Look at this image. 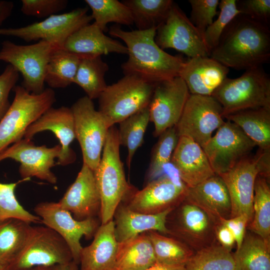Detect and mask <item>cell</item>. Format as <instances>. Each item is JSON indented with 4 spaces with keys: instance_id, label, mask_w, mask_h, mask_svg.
<instances>
[{
    "instance_id": "1",
    "label": "cell",
    "mask_w": 270,
    "mask_h": 270,
    "mask_svg": "<svg viewBox=\"0 0 270 270\" xmlns=\"http://www.w3.org/2000/svg\"><path fill=\"white\" fill-rule=\"evenodd\" d=\"M210 56L228 68L246 70L262 66L270 60L269 26L238 14L226 28Z\"/></svg>"
},
{
    "instance_id": "2",
    "label": "cell",
    "mask_w": 270,
    "mask_h": 270,
    "mask_svg": "<svg viewBox=\"0 0 270 270\" xmlns=\"http://www.w3.org/2000/svg\"><path fill=\"white\" fill-rule=\"evenodd\" d=\"M156 29L126 31L118 25L110 27V34L124 41L128 49V59L122 65L124 75H136L154 84L178 76L184 61L158 46Z\"/></svg>"
},
{
    "instance_id": "3",
    "label": "cell",
    "mask_w": 270,
    "mask_h": 270,
    "mask_svg": "<svg viewBox=\"0 0 270 270\" xmlns=\"http://www.w3.org/2000/svg\"><path fill=\"white\" fill-rule=\"evenodd\" d=\"M118 128L108 132L100 162L94 171L101 199L100 224L113 220L114 212L134 188L128 182L120 154Z\"/></svg>"
},
{
    "instance_id": "4",
    "label": "cell",
    "mask_w": 270,
    "mask_h": 270,
    "mask_svg": "<svg viewBox=\"0 0 270 270\" xmlns=\"http://www.w3.org/2000/svg\"><path fill=\"white\" fill-rule=\"evenodd\" d=\"M212 96L222 106L224 117L245 110L270 109V78L262 66L250 68L238 78H226Z\"/></svg>"
},
{
    "instance_id": "5",
    "label": "cell",
    "mask_w": 270,
    "mask_h": 270,
    "mask_svg": "<svg viewBox=\"0 0 270 270\" xmlns=\"http://www.w3.org/2000/svg\"><path fill=\"white\" fill-rule=\"evenodd\" d=\"M140 77L125 74L107 86L98 97V110L110 128L148 106L155 86Z\"/></svg>"
},
{
    "instance_id": "6",
    "label": "cell",
    "mask_w": 270,
    "mask_h": 270,
    "mask_svg": "<svg viewBox=\"0 0 270 270\" xmlns=\"http://www.w3.org/2000/svg\"><path fill=\"white\" fill-rule=\"evenodd\" d=\"M12 90L13 102L0 121V152L22 139L27 128L56 101L51 88H45L40 94L30 92L22 86H16Z\"/></svg>"
},
{
    "instance_id": "7",
    "label": "cell",
    "mask_w": 270,
    "mask_h": 270,
    "mask_svg": "<svg viewBox=\"0 0 270 270\" xmlns=\"http://www.w3.org/2000/svg\"><path fill=\"white\" fill-rule=\"evenodd\" d=\"M61 48L45 40L20 45L10 40L2 43L0 61L8 63L22 76V86L34 94L42 93L49 60L54 52Z\"/></svg>"
},
{
    "instance_id": "8",
    "label": "cell",
    "mask_w": 270,
    "mask_h": 270,
    "mask_svg": "<svg viewBox=\"0 0 270 270\" xmlns=\"http://www.w3.org/2000/svg\"><path fill=\"white\" fill-rule=\"evenodd\" d=\"M72 260L70 250L56 232L46 226H32L20 252L8 264L9 270L52 266Z\"/></svg>"
},
{
    "instance_id": "9",
    "label": "cell",
    "mask_w": 270,
    "mask_h": 270,
    "mask_svg": "<svg viewBox=\"0 0 270 270\" xmlns=\"http://www.w3.org/2000/svg\"><path fill=\"white\" fill-rule=\"evenodd\" d=\"M168 235L186 244L194 252L216 242V224L204 210L184 198L168 215Z\"/></svg>"
},
{
    "instance_id": "10",
    "label": "cell",
    "mask_w": 270,
    "mask_h": 270,
    "mask_svg": "<svg viewBox=\"0 0 270 270\" xmlns=\"http://www.w3.org/2000/svg\"><path fill=\"white\" fill-rule=\"evenodd\" d=\"M70 109L83 163L94 171L100 162L110 128L101 112L95 109L92 100L86 96L78 98Z\"/></svg>"
},
{
    "instance_id": "11",
    "label": "cell",
    "mask_w": 270,
    "mask_h": 270,
    "mask_svg": "<svg viewBox=\"0 0 270 270\" xmlns=\"http://www.w3.org/2000/svg\"><path fill=\"white\" fill-rule=\"evenodd\" d=\"M87 7L52 15L42 21L18 28H0V36H11L26 42L45 40L61 48L68 38L92 20Z\"/></svg>"
},
{
    "instance_id": "12",
    "label": "cell",
    "mask_w": 270,
    "mask_h": 270,
    "mask_svg": "<svg viewBox=\"0 0 270 270\" xmlns=\"http://www.w3.org/2000/svg\"><path fill=\"white\" fill-rule=\"evenodd\" d=\"M224 118L222 106L212 96L190 94L175 126L180 136L192 140L203 148L224 123Z\"/></svg>"
},
{
    "instance_id": "13",
    "label": "cell",
    "mask_w": 270,
    "mask_h": 270,
    "mask_svg": "<svg viewBox=\"0 0 270 270\" xmlns=\"http://www.w3.org/2000/svg\"><path fill=\"white\" fill-rule=\"evenodd\" d=\"M155 42L162 50L173 48L190 58L210 56L203 34L174 2L157 28Z\"/></svg>"
},
{
    "instance_id": "14",
    "label": "cell",
    "mask_w": 270,
    "mask_h": 270,
    "mask_svg": "<svg viewBox=\"0 0 270 270\" xmlns=\"http://www.w3.org/2000/svg\"><path fill=\"white\" fill-rule=\"evenodd\" d=\"M41 223L56 232L66 242L72 252V260L79 265L82 246L80 239L94 237L100 226L96 218L78 220L70 212L63 209L58 202H44L38 204L34 208Z\"/></svg>"
},
{
    "instance_id": "15",
    "label": "cell",
    "mask_w": 270,
    "mask_h": 270,
    "mask_svg": "<svg viewBox=\"0 0 270 270\" xmlns=\"http://www.w3.org/2000/svg\"><path fill=\"white\" fill-rule=\"evenodd\" d=\"M256 146L238 126L228 120L218 129L203 150L214 172L219 175L250 156Z\"/></svg>"
},
{
    "instance_id": "16",
    "label": "cell",
    "mask_w": 270,
    "mask_h": 270,
    "mask_svg": "<svg viewBox=\"0 0 270 270\" xmlns=\"http://www.w3.org/2000/svg\"><path fill=\"white\" fill-rule=\"evenodd\" d=\"M60 145L52 148L36 146L32 140L22 138L10 146L0 152V162L10 158L20 164L18 172L22 180L36 177L51 184L57 182V178L52 172L55 158L60 156Z\"/></svg>"
},
{
    "instance_id": "17",
    "label": "cell",
    "mask_w": 270,
    "mask_h": 270,
    "mask_svg": "<svg viewBox=\"0 0 270 270\" xmlns=\"http://www.w3.org/2000/svg\"><path fill=\"white\" fill-rule=\"evenodd\" d=\"M190 94L186 84L179 76L155 84L148 106L154 137L176 124Z\"/></svg>"
},
{
    "instance_id": "18",
    "label": "cell",
    "mask_w": 270,
    "mask_h": 270,
    "mask_svg": "<svg viewBox=\"0 0 270 270\" xmlns=\"http://www.w3.org/2000/svg\"><path fill=\"white\" fill-rule=\"evenodd\" d=\"M259 174L256 154L248 156L228 172L219 174L228 189L230 218L244 215L252 220L254 182ZM249 223V224H250Z\"/></svg>"
},
{
    "instance_id": "19",
    "label": "cell",
    "mask_w": 270,
    "mask_h": 270,
    "mask_svg": "<svg viewBox=\"0 0 270 270\" xmlns=\"http://www.w3.org/2000/svg\"><path fill=\"white\" fill-rule=\"evenodd\" d=\"M186 189L164 176L148 182L142 190L134 188L124 204L134 212L156 214L177 206L184 198Z\"/></svg>"
},
{
    "instance_id": "20",
    "label": "cell",
    "mask_w": 270,
    "mask_h": 270,
    "mask_svg": "<svg viewBox=\"0 0 270 270\" xmlns=\"http://www.w3.org/2000/svg\"><path fill=\"white\" fill-rule=\"evenodd\" d=\"M46 130L54 134L62 148L56 164L65 166L74 163L76 154L70 146L76 134L70 108L64 106L50 108L27 128L23 138L32 140L37 133Z\"/></svg>"
},
{
    "instance_id": "21",
    "label": "cell",
    "mask_w": 270,
    "mask_h": 270,
    "mask_svg": "<svg viewBox=\"0 0 270 270\" xmlns=\"http://www.w3.org/2000/svg\"><path fill=\"white\" fill-rule=\"evenodd\" d=\"M58 202L78 220L100 216L101 199L94 171L83 163L75 180Z\"/></svg>"
},
{
    "instance_id": "22",
    "label": "cell",
    "mask_w": 270,
    "mask_h": 270,
    "mask_svg": "<svg viewBox=\"0 0 270 270\" xmlns=\"http://www.w3.org/2000/svg\"><path fill=\"white\" fill-rule=\"evenodd\" d=\"M229 68L210 56H196L184 62L179 72L190 93L212 96L227 78Z\"/></svg>"
},
{
    "instance_id": "23",
    "label": "cell",
    "mask_w": 270,
    "mask_h": 270,
    "mask_svg": "<svg viewBox=\"0 0 270 270\" xmlns=\"http://www.w3.org/2000/svg\"><path fill=\"white\" fill-rule=\"evenodd\" d=\"M170 162L188 188L194 186L216 174L203 148L186 136H180Z\"/></svg>"
},
{
    "instance_id": "24",
    "label": "cell",
    "mask_w": 270,
    "mask_h": 270,
    "mask_svg": "<svg viewBox=\"0 0 270 270\" xmlns=\"http://www.w3.org/2000/svg\"><path fill=\"white\" fill-rule=\"evenodd\" d=\"M184 199L206 212L218 224L230 218L231 203L226 186L218 174L188 188Z\"/></svg>"
},
{
    "instance_id": "25",
    "label": "cell",
    "mask_w": 270,
    "mask_h": 270,
    "mask_svg": "<svg viewBox=\"0 0 270 270\" xmlns=\"http://www.w3.org/2000/svg\"><path fill=\"white\" fill-rule=\"evenodd\" d=\"M113 220L100 224L91 244L82 248L79 270H114L118 242Z\"/></svg>"
},
{
    "instance_id": "26",
    "label": "cell",
    "mask_w": 270,
    "mask_h": 270,
    "mask_svg": "<svg viewBox=\"0 0 270 270\" xmlns=\"http://www.w3.org/2000/svg\"><path fill=\"white\" fill-rule=\"evenodd\" d=\"M174 208L156 214H147L132 210L121 202L114 215L116 240L118 242H124L150 230L168 235V230L166 224V217Z\"/></svg>"
},
{
    "instance_id": "27",
    "label": "cell",
    "mask_w": 270,
    "mask_h": 270,
    "mask_svg": "<svg viewBox=\"0 0 270 270\" xmlns=\"http://www.w3.org/2000/svg\"><path fill=\"white\" fill-rule=\"evenodd\" d=\"M63 48L81 55L101 56L112 52L128 54L126 46L106 36L94 22L72 34L66 40Z\"/></svg>"
},
{
    "instance_id": "28",
    "label": "cell",
    "mask_w": 270,
    "mask_h": 270,
    "mask_svg": "<svg viewBox=\"0 0 270 270\" xmlns=\"http://www.w3.org/2000/svg\"><path fill=\"white\" fill-rule=\"evenodd\" d=\"M156 263L146 232L118 242L114 270H143Z\"/></svg>"
},
{
    "instance_id": "29",
    "label": "cell",
    "mask_w": 270,
    "mask_h": 270,
    "mask_svg": "<svg viewBox=\"0 0 270 270\" xmlns=\"http://www.w3.org/2000/svg\"><path fill=\"white\" fill-rule=\"evenodd\" d=\"M224 118L238 126L260 149L270 150V108L242 110Z\"/></svg>"
},
{
    "instance_id": "30",
    "label": "cell",
    "mask_w": 270,
    "mask_h": 270,
    "mask_svg": "<svg viewBox=\"0 0 270 270\" xmlns=\"http://www.w3.org/2000/svg\"><path fill=\"white\" fill-rule=\"evenodd\" d=\"M232 254L235 270H270V242L250 230Z\"/></svg>"
},
{
    "instance_id": "31",
    "label": "cell",
    "mask_w": 270,
    "mask_h": 270,
    "mask_svg": "<svg viewBox=\"0 0 270 270\" xmlns=\"http://www.w3.org/2000/svg\"><path fill=\"white\" fill-rule=\"evenodd\" d=\"M108 64L101 56L83 55L74 83L80 86L91 100L98 98L107 86L104 76Z\"/></svg>"
},
{
    "instance_id": "32",
    "label": "cell",
    "mask_w": 270,
    "mask_h": 270,
    "mask_svg": "<svg viewBox=\"0 0 270 270\" xmlns=\"http://www.w3.org/2000/svg\"><path fill=\"white\" fill-rule=\"evenodd\" d=\"M83 55L58 48L48 62L44 82L50 88H64L74 83L80 60Z\"/></svg>"
},
{
    "instance_id": "33",
    "label": "cell",
    "mask_w": 270,
    "mask_h": 270,
    "mask_svg": "<svg viewBox=\"0 0 270 270\" xmlns=\"http://www.w3.org/2000/svg\"><path fill=\"white\" fill-rule=\"evenodd\" d=\"M32 226L30 224L15 218L0 222V261L8 264L24 247Z\"/></svg>"
},
{
    "instance_id": "34",
    "label": "cell",
    "mask_w": 270,
    "mask_h": 270,
    "mask_svg": "<svg viewBox=\"0 0 270 270\" xmlns=\"http://www.w3.org/2000/svg\"><path fill=\"white\" fill-rule=\"evenodd\" d=\"M146 232L152 244L157 263L185 266L194 253L186 244L173 237L154 230Z\"/></svg>"
},
{
    "instance_id": "35",
    "label": "cell",
    "mask_w": 270,
    "mask_h": 270,
    "mask_svg": "<svg viewBox=\"0 0 270 270\" xmlns=\"http://www.w3.org/2000/svg\"><path fill=\"white\" fill-rule=\"evenodd\" d=\"M138 30L158 28L165 20L174 4L172 0H125Z\"/></svg>"
},
{
    "instance_id": "36",
    "label": "cell",
    "mask_w": 270,
    "mask_h": 270,
    "mask_svg": "<svg viewBox=\"0 0 270 270\" xmlns=\"http://www.w3.org/2000/svg\"><path fill=\"white\" fill-rule=\"evenodd\" d=\"M150 121L148 106L118 123V142L120 146L127 148L126 162L129 168L134 154L144 143V133Z\"/></svg>"
},
{
    "instance_id": "37",
    "label": "cell",
    "mask_w": 270,
    "mask_h": 270,
    "mask_svg": "<svg viewBox=\"0 0 270 270\" xmlns=\"http://www.w3.org/2000/svg\"><path fill=\"white\" fill-rule=\"evenodd\" d=\"M253 211L252 218L248 229L270 242V181L259 175L254 182Z\"/></svg>"
},
{
    "instance_id": "38",
    "label": "cell",
    "mask_w": 270,
    "mask_h": 270,
    "mask_svg": "<svg viewBox=\"0 0 270 270\" xmlns=\"http://www.w3.org/2000/svg\"><path fill=\"white\" fill-rule=\"evenodd\" d=\"M91 9L94 22L103 32L107 30L108 23L130 26L134 24L132 12L122 2L117 0H86Z\"/></svg>"
},
{
    "instance_id": "39",
    "label": "cell",
    "mask_w": 270,
    "mask_h": 270,
    "mask_svg": "<svg viewBox=\"0 0 270 270\" xmlns=\"http://www.w3.org/2000/svg\"><path fill=\"white\" fill-rule=\"evenodd\" d=\"M186 270H235L232 252L217 242L194 254Z\"/></svg>"
},
{
    "instance_id": "40",
    "label": "cell",
    "mask_w": 270,
    "mask_h": 270,
    "mask_svg": "<svg viewBox=\"0 0 270 270\" xmlns=\"http://www.w3.org/2000/svg\"><path fill=\"white\" fill-rule=\"evenodd\" d=\"M158 137L151 153L146 174L147 183L158 178L164 166L170 162L180 138L175 126L167 129Z\"/></svg>"
},
{
    "instance_id": "41",
    "label": "cell",
    "mask_w": 270,
    "mask_h": 270,
    "mask_svg": "<svg viewBox=\"0 0 270 270\" xmlns=\"http://www.w3.org/2000/svg\"><path fill=\"white\" fill-rule=\"evenodd\" d=\"M24 180H22L11 183L0 182V222L15 218L30 224L41 223L40 218L26 210L16 198V188L20 182Z\"/></svg>"
},
{
    "instance_id": "42",
    "label": "cell",
    "mask_w": 270,
    "mask_h": 270,
    "mask_svg": "<svg viewBox=\"0 0 270 270\" xmlns=\"http://www.w3.org/2000/svg\"><path fill=\"white\" fill-rule=\"evenodd\" d=\"M218 17L205 30L204 38L210 51L218 44L224 30L230 23L241 12L238 10L236 0H222L219 2Z\"/></svg>"
},
{
    "instance_id": "43",
    "label": "cell",
    "mask_w": 270,
    "mask_h": 270,
    "mask_svg": "<svg viewBox=\"0 0 270 270\" xmlns=\"http://www.w3.org/2000/svg\"><path fill=\"white\" fill-rule=\"evenodd\" d=\"M191 6L190 18L194 25L203 34L206 29L214 22L218 12L219 0H189Z\"/></svg>"
},
{
    "instance_id": "44",
    "label": "cell",
    "mask_w": 270,
    "mask_h": 270,
    "mask_svg": "<svg viewBox=\"0 0 270 270\" xmlns=\"http://www.w3.org/2000/svg\"><path fill=\"white\" fill-rule=\"evenodd\" d=\"M20 10L28 16L44 18L65 9L66 0H22Z\"/></svg>"
},
{
    "instance_id": "45",
    "label": "cell",
    "mask_w": 270,
    "mask_h": 270,
    "mask_svg": "<svg viewBox=\"0 0 270 270\" xmlns=\"http://www.w3.org/2000/svg\"><path fill=\"white\" fill-rule=\"evenodd\" d=\"M236 6L241 14L269 26L270 0H236Z\"/></svg>"
},
{
    "instance_id": "46",
    "label": "cell",
    "mask_w": 270,
    "mask_h": 270,
    "mask_svg": "<svg viewBox=\"0 0 270 270\" xmlns=\"http://www.w3.org/2000/svg\"><path fill=\"white\" fill-rule=\"evenodd\" d=\"M19 72L12 66L8 64L0 74V121L8 111L11 104L8 96L16 86Z\"/></svg>"
},
{
    "instance_id": "47",
    "label": "cell",
    "mask_w": 270,
    "mask_h": 270,
    "mask_svg": "<svg viewBox=\"0 0 270 270\" xmlns=\"http://www.w3.org/2000/svg\"><path fill=\"white\" fill-rule=\"evenodd\" d=\"M221 223L228 227L234 236L236 248L241 245L250 223L248 218L244 215H240L228 219L222 220Z\"/></svg>"
},
{
    "instance_id": "48",
    "label": "cell",
    "mask_w": 270,
    "mask_h": 270,
    "mask_svg": "<svg viewBox=\"0 0 270 270\" xmlns=\"http://www.w3.org/2000/svg\"><path fill=\"white\" fill-rule=\"evenodd\" d=\"M216 242L224 248L232 252L234 244L235 238L230 229L224 224H216L215 231Z\"/></svg>"
},
{
    "instance_id": "49",
    "label": "cell",
    "mask_w": 270,
    "mask_h": 270,
    "mask_svg": "<svg viewBox=\"0 0 270 270\" xmlns=\"http://www.w3.org/2000/svg\"><path fill=\"white\" fill-rule=\"evenodd\" d=\"M259 169L258 175L270 181V150L260 149L256 154Z\"/></svg>"
},
{
    "instance_id": "50",
    "label": "cell",
    "mask_w": 270,
    "mask_h": 270,
    "mask_svg": "<svg viewBox=\"0 0 270 270\" xmlns=\"http://www.w3.org/2000/svg\"><path fill=\"white\" fill-rule=\"evenodd\" d=\"M14 8L13 2L0 0V26L10 16Z\"/></svg>"
},
{
    "instance_id": "51",
    "label": "cell",
    "mask_w": 270,
    "mask_h": 270,
    "mask_svg": "<svg viewBox=\"0 0 270 270\" xmlns=\"http://www.w3.org/2000/svg\"><path fill=\"white\" fill-rule=\"evenodd\" d=\"M143 270H186L184 266H174L156 262L152 266Z\"/></svg>"
},
{
    "instance_id": "52",
    "label": "cell",
    "mask_w": 270,
    "mask_h": 270,
    "mask_svg": "<svg viewBox=\"0 0 270 270\" xmlns=\"http://www.w3.org/2000/svg\"><path fill=\"white\" fill-rule=\"evenodd\" d=\"M78 264L73 260L64 264L52 266L53 270H79Z\"/></svg>"
},
{
    "instance_id": "53",
    "label": "cell",
    "mask_w": 270,
    "mask_h": 270,
    "mask_svg": "<svg viewBox=\"0 0 270 270\" xmlns=\"http://www.w3.org/2000/svg\"><path fill=\"white\" fill-rule=\"evenodd\" d=\"M24 270H53L52 266H38L27 268Z\"/></svg>"
},
{
    "instance_id": "54",
    "label": "cell",
    "mask_w": 270,
    "mask_h": 270,
    "mask_svg": "<svg viewBox=\"0 0 270 270\" xmlns=\"http://www.w3.org/2000/svg\"><path fill=\"white\" fill-rule=\"evenodd\" d=\"M0 270H9L8 265L0 261Z\"/></svg>"
}]
</instances>
